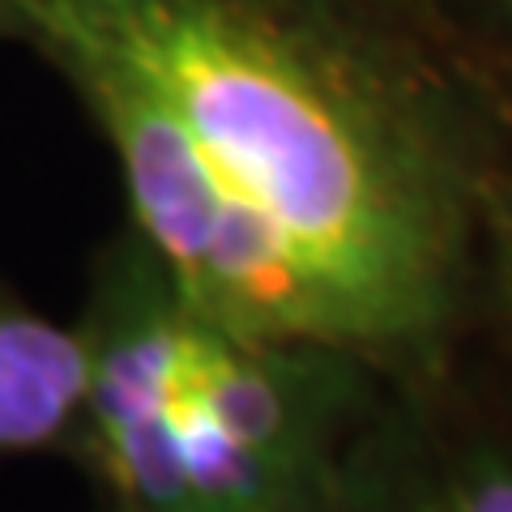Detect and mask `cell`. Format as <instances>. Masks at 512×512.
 Segmentation results:
<instances>
[{
  "instance_id": "cell-2",
  "label": "cell",
  "mask_w": 512,
  "mask_h": 512,
  "mask_svg": "<svg viewBox=\"0 0 512 512\" xmlns=\"http://www.w3.org/2000/svg\"><path fill=\"white\" fill-rule=\"evenodd\" d=\"M73 453L107 512H346L389 376L350 350L201 316L133 235L107 244Z\"/></svg>"
},
{
  "instance_id": "cell-6",
  "label": "cell",
  "mask_w": 512,
  "mask_h": 512,
  "mask_svg": "<svg viewBox=\"0 0 512 512\" xmlns=\"http://www.w3.org/2000/svg\"><path fill=\"white\" fill-rule=\"evenodd\" d=\"M483 248L491 256L495 282L504 291L512 312V175H495L487 188V214H483Z\"/></svg>"
},
{
  "instance_id": "cell-8",
  "label": "cell",
  "mask_w": 512,
  "mask_h": 512,
  "mask_svg": "<svg viewBox=\"0 0 512 512\" xmlns=\"http://www.w3.org/2000/svg\"><path fill=\"white\" fill-rule=\"evenodd\" d=\"M504 9H508V18H512V0H504Z\"/></svg>"
},
{
  "instance_id": "cell-9",
  "label": "cell",
  "mask_w": 512,
  "mask_h": 512,
  "mask_svg": "<svg viewBox=\"0 0 512 512\" xmlns=\"http://www.w3.org/2000/svg\"><path fill=\"white\" fill-rule=\"evenodd\" d=\"M103 512H107V508H103Z\"/></svg>"
},
{
  "instance_id": "cell-3",
  "label": "cell",
  "mask_w": 512,
  "mask_h": 512,
  "mask_svg": "<svg viewBox=\"0 0 512 512\" xmlns=\"http://www.w3.org/2000/svg\"><path fill=\"white\" fill-rule=\"evenodd\" d=\"M107 137L128 201V235L167 269L192 308L252 338L346 346L338 303L286 235L235 197L171 107L82 39H35ZM355 355V350H350Z\"/></svg>"
},
{
  "instance_id": "cell-4",
  "label": "cell",
  "mask_w": 512,
  "mask_h": 512,
  "mask_svg": "<svg viewBox=\"0 0 512 512\" xmlns=\"http://www.w3.org/2000/svg\"><path fill=\"white\" fill-rule=\"evenodd\" d=\"M86 384L82 325H64L0 286V466L73 453Z\"/></svg>"
},
{
  "instance_id": "cell-7",
  "label": "cell",
  "mask_w": 512,
  "mask_h": 512,
  "mask_svg": "<svg viewBox=\"0 0 512 512\" xmlns=\"http://www.w3.org/2000/svg\"><path fill=\"white\" fill-rule=\"evenodd\" d=\"M0 39H30L26 0H0Z\"/></svg>"
},
{
  "instance_id": "cell-1",
  "label": "cell",
  "mask_w": 512,
  "mask_h": 512,
  "mask_svg": "<svg viewBox=\"0 0 512 512\" xmlns=\"http://www.w3.org/2000/svg\"><path fill=\"white\" fill-rule=\"evenodd\" d=\"M30 39L128 64L338 303L393 384L444 359L483 248L478 137L453 99L329 0H26Z\"/></svg>"
},
{
  "instance_id": "cell-5",
  "label": "cell",
  "mask_w": 512,
  "mask_h": 512,
  "mask_svg": "<svg viewBox=\"0 0 512 512\" xmlns=\"http://www.w3.org/2000/svg\"><path fill=\"white\" fill-rule=\"evenodd\" d=\"M346 512H512V448L419 436L384 414Z\"/></svg>"
}]
</instances>
